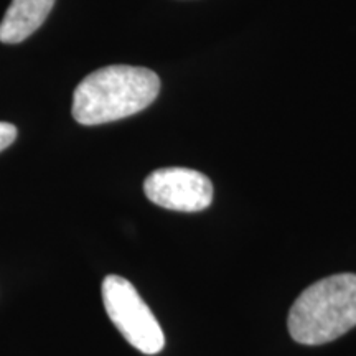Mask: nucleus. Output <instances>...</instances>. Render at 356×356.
<instances>
[{
	"mask_svg": "<svg viewBox=\"0 0 356 356\" xmlns=\"http://www.w3.org/2000/svg\"><path fill=\"white\" fill-rule=\"evenodd\" d=\"M53 6L55 0H12L0 22V42H24L43 25Z\"/></svg>",
	"mask_w": 356,
	"mask_h": 356,
	"instance_id": "39448f33",
	"label": "nucleus"
},
{
	"mask_svg": "<svg viewBox=\"0 0 356 356\" xmlns=\"http://www.w3.org/2000/svg\"><path fill=\"white\" fill-rule=\"evenodd\" d=\"M17 139V127L10 122H0V152Z\"/></svg>",
	"mask_w": 356,
	"mask_h": 356,
	"instance_id": "423d86ee",
	"label": "nucleus"
},
{
	"mask_svg": "<svg viewBox=\"0 0 356 356\" xmlns=\"http://www.w3.org/2000/svg\"><path fill=\"white\" fill-rule=\"evenodd\" d=\"M102 302L111 322L134 348L144 355H157L165 346V335L152 310L121 275H108L102 280Z\"/></svg>",
	"mask_w": 356,
	"mask_h": 356,
	"instance_id": "7ed1b4c3",
	"label": "nucleus"
},
{
	"mask_svg": "<svg viewBox=\"0 0 356 356\" xmlns=\"http://www.w3.org/2000/svg\"><path fill=\"white\" fill-rule=\"evenodd\" d=\"M145 197L173 211H203L213 202V184L202 172L191 168H159L144 181Z\"/></svg>",
	"mask_w": 356,
	"mask_h": 356,
	"instance_id": "20e7f679",
	"label": "nucleus"
},
{
	"mask_svg": "<svg viewBox=\"0 0 356 356\" xmlns=\"http://www.w3.org/2000/svg\"><path fill=\"white\" fill-rule=\"evenodd\" d=\"M160 79L142 66L113 65L88 74L74 89L73 118L83 126H99L129 118L157 99Z\"/></svg>",
	"mask_w": 356,
	"mask_h": 356,
	"instance_id": "f257e3e1",
	"label": "nucleus"
},
{
	"mask_svg": "<svg viewBox=\"0 0 356 356\" xmlns=\"http://www.w3.org/2000/svg\"><path fill=\"white\" fill-rule=\"evenodd\" d=\"M289 333L300 345H325L356 327V274L312 284L289 312Z\"/></svg>",
	"mask_w": 356,
	"mask_h": 356,
	"instance_id": "f03ea898",
	"label": "nucleus"
}]
</instances>
